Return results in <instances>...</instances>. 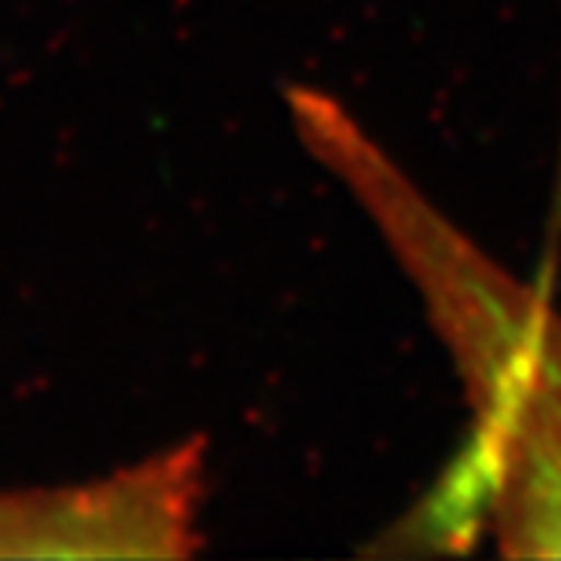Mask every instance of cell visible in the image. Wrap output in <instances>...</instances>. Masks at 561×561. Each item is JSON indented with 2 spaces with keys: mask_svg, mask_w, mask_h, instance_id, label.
Wrapping results in <instances>:
<instances>
[{
  "mask_svg": "<svg viewBox=\"0 0 561 561\" xmlns=\"http://www.w3.org/2000/svg\"><path fill=\"white\" fill-rule=\"evenodd\" d=\"M396 257L473 410L463 454L413 511L416 528L450 545L488 531L504 554L561 558V314L444 214L413 224Z\"/></svg>",
  "mask_w": 561,
  "mask_h": 561,
  "instance_id": "cell-1",
  "label": "cell"
},
{
  "mask_svg": "<svg viewBox=\"0 0 561 561\" xmlns=\"http://www.w3.org/2000/svg\"><path fill=\"white\" fill-rule=\"evenodd\" d=\"M204 494L199 436L85 484L0 491V558H186Z\"/></svg>",
  "mask_w": 561,
  "mask_h": 561,
  "instance_id": "cell-2",
  "label": "cell"
}]
</instances>
